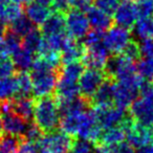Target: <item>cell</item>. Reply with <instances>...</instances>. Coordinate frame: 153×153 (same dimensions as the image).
Masks as SVG:
<instances>
[{
	"label": "cell",
	"instance_id": "6da1fadb",
	"mask_svg": "<svg viewBox=\"0 0 153 153\" xmlns=\"http://www.w3.org/2000/svg\"><path fill=\"white\" fill-rule=\"evenodd\" d=\"M34 121L43 133L57 130L60 124V110L53 96L36 98L34 101Z\"/></svg>",
	"mask_w": 153,
	"mask_h": 153
},
{
	"label": "cell",
	"instance_id": "7a4b0ae2",
	"mask_svg": "<svg viewBox=\"0 0 153 153\" xmlns=\"http://www.w3.org/2000/svg\"><path fill=\"white\" fill-rule=\"evenodd\" d=\"M74 140L63 131L53 130L42 134L36 147L39 153H70Z\"/></svg>",
	"mask_w": 153,
	"mask_h": 153
},
{
	"label": "cell",
	"instance_id": "3957f363",
	"mask_svg": "<svg viewBox=\"0 0 153 153\" xmlns=\"http://www.w3.org/2000/svg\"><path fill=\"white\" fill-rule=\"evenodd\" d=\"M59 70H40L33 71L30 74L33 83V94L36 98L51 96L57 86Z\"/></svg>",
	"mask_w": 153,
	"mask_h": 153
},
{
	"label": "cell",
	"instance_id": "277c9868",
	"mask_svg": "<svg viewBox=\"0 0 153 153\" xmlns=\"http://www.w3.org/2000/svg\"><path fill=\"white\" fill-rule=\"evenodd\" d=\"M106 78V72L102 69L88 68V69L84 70L83 74L80 76L79 84H78L82 98L87 100L90 104L91 98Z\"/></svg>",
	"mask_w": 153,
	"mask_h": 153
},
{
	"label": "cell",
	"instance_id": "5b68a950",
	"mask_svg": "<svg viewBox=\"0 0 153 153\" xmlns=\"http://www.w3.org/2000/svg\"><path fill=\"white\" fill-rule=\"evenodd\" d=\"M91 111L94 112L99 125L104 129L119 126L126 117L124 109L112 104L91 106Z\"/></svg>",
	"mask_w": 153,
	"mask_h": 153
},
{
	"label": "cell",
	"instance_id": "8992f818",
	"mask_svg": "<svg viewBox=\"0 0 153 153\" xmlns=\"http://www.w3.org/2000/svg\"><path fill=\"white\" fill-rule=\"evenodd\" d=\"M65 25L68 36L76 40L84 38L89 32V22L86 15L76 9H70L65 14Z\"/></svg>",
	"mask_w": 153,
	"mask_h": 153
},
{
	"label": "cell",
	"instance_id": "52a82bcc",
	"mask_svg": "<svg viewBox=\"0 0 153 153\" xmlns=\"http://www.w3.org/2000/svg\"><path fill=\"white\" fill-rule=\"evenodd\" d=\"M130 40H131V35L129 30L117 25L109 28L107 34L104 35L103 43L108 51L114 55H120L127 46Z\"/></svg>",
	"mask_w": 153,
	"mask_h": 153
},
{
	"label": "cell",
	"instance_id": "ba28073f",
	"mask_svg": "<svg viewBox=\"0 0 153 153\" xmlns=\"http://www.w3.org/2000/svg\"><path fill=\"white\" fill-rule=\"evenodd\" d=\"M131 117L138 124L147 127L153 126V99H135L130 105Z\"/></svg>",
	"mask_w": 153,
	"mask_h": 153
},
{
	"label": "cell",
	"instance_id": "9c48e42d",
	"mask_svg": "<svg viewBox=\"0 0 153 153\" xmlns=\"http://www.w3.org/2000/svg\"><path fill=\"white\" fill-rule=\"evenodd\" d=\"M85 48L86 51L82 58V64L84 66H87L88 68H94V69L105 68L109 59V51L105 47L104 43H99Z\"/></svg>",
	"mask_w": 153,
	"mask_h": 153
},
{
	"label": "cell",
	"instance_id": "30bf717a",
	"mask_svg": "<svg viewBox=\"0 0 153 153\" xmlns=\"http://www.w3.org/2000/svg\"><path fill=\"white\" fill-rule=\"evenodd\" d=\"M140 87L133 84L115 82L113 90V103L115 106L122 109L130 107V105L135 101Z\"/></svg>",
	"mask_w": 153,
	"mask_h": 153
},
{
	"label": "cell",
	"instance_id": "8fae6325",
	"mask_svg": "<svg viewBox=\"0 0 153 153\" xmlns=\"http://www.w3.org/2000/svg\"><path fill=\"white\" fill-rule=\"evenodd\" d=\"M126 136L128 138V143L133 148H140L152 143L150 127L138 124L135 121L126 131Z\"/></svg>",
	"mask_w": 153,
	"mask_h": 153
},
{
	"label": "cell",
	"instance_id": "7c38bea8",
	"mask_svg": "<svg viewBox=\"0 0 153 153\" xmlns=\"http://www.w3.org/2000/svg\"><path fill=\"white\" fill-rule=\"evenodd\" d=\"M113 15H114L115 23L119 26L127 28V30L133 27L138 19L135 5L130 1H125L124 3L120 4Z\"/></svg>",
	"mask_w": 153,
	"mask_h": 153
},
{
	"label": "cell",
	"instance_id": "4fadbf2b",
	"mask_svg": "<svg viewBox=\"0 0 153 153\" xmlns=\"http://www.w3.org/2000/svg\"><path fill=\"white\" fill-rule=\"evenodd\" d=\"M0 117H1L2 128L5 131V133L22 138L26 127H27V122L25 120L22 119L20 115H18L15 111L3 114Z\"/></svg>",
	"mask_w": 153,
	"mask_h": 153
},
{
	"label": "cell",
	"instance_id": "5bb4252c",
	"mask_svg": "<svg viewBox=\"0 0 153 153\" xmlns=\"http://www.w3.org/2000/svg\"><path fill=\"white\" fill-rule=\"evenodd\" d=\"M85 51L86 48L83 43L78 42L76 39L68 36L61 49V61L63 64L80 61L83 58Z\"/></svg>",
	"mask_w": 153,
	"mask_h": 153
},
{
	"label": "cell",
	"instance_id": "9a60e30c",
	"mask_svg": "<svg viewBox=\"0 0 153 153\" xmlns=\"http://www.w3.org/2000/svg\"><path fill=\"white\" fill-rule=\"evenodd\" d=\"M115 81L107 76L105 81L101 84L90 101V107L97 105H111L113 103V90Z\"/></svg>",
	"mask_w": 153,
	"mask_h": 153
},
{
	"label": "cell",
	"instance_id": "2e32d148",
	"mask_svg": "<svg viewBox=\"0 0 153 153\" xmlns=\"http://www.w3.org/2000/svg\"><path fill=\"white\" fill-rule=\"evenodd\" d=\"M41 33L43 36L65 34V14L60 13V12L51 13V16L46 19V21L41 25Z\"/></svg>",
	"mask_w": 153,
	"mask_h": 153
},
{
	"label": "cell",
	"instance_id": "e0dca14e",
	"mask_svg": "<svg viewBox=\"0 0 153 153\" xmlns=\"http://www.w3.org/2000/svg\"><path fill=\"white\" fill-rule=\"evenodd\" d=\"M86 17L89 22V25L96 30L105 32L112 25V20L110 16L105 14L98 7H91L90 9H88L86 11Z\"/></svg>",
	"mask_w": 153,
	"mask_h": 153
},
{
	"label": "cell",
	"instance_id": "ac0fdd59",
	"mask_svg": "<svg viewBox=\"0 0 153 153\" xmlns=\"http://www.w3.org/2000/svg\"><path fill=\"white\" fill-rule=\"evenodd\" d=\"M58 106H59L60 113L62 115H67L78 112H83V111H85L86 108L90 107V104L87 100H85L82 97H76V98L69 99V100L59 101Z\"/></svg>",
	"mask_w": 153,
	"mask_h": 153
},
{
	"label": "cell",
	"instance_id": "d6986e66",
	"mask_svg": "<svg viewBox=\"0 0 153 153\" xmlns=\"http://www.w3.org/2000/svg\"><path fill=\"white\" fill-rule=\"evenodd\" d=\"M79 85L76 84V82L67 81V80L58 78L55 94V98L57 99L58 102L76 98V97L79 96Z\"/></svg>",
	"mask_w": 153,
	"mask_h": 153
},
{
	"label": "cell",
	"instance_id": "ffe728a7",
	"mask_svg": "<svg viewBox=\"0 0 153 153\" xmlns=\"http://www.w3.org/2000/svg\"><path fill=\"white\" fill-rule=\"evenodd\" d=\"M22 7L11 0L0 1V21L3 23H12L22 16Z\"/></svg>",
	"mask_w": 153,
	"mask_h": 153
},
{
	"label": "cell",
	"instance_id": "44dd1931",
	"mask_svg": "<svg viewBox=\"0 0 153 153\" xmlns=\"http://www.w3.org/2000/svg\"><path fill=\"white\" fill-rule=\"evenodd\" d=\"M25 14L26 17L33 22V24L41 26L51 16V11L47 7L38 2H30L26 7Z\"/></svg>",
	"mask_w": 153,
	"mask_h": 153
},
{
	"label": "cell",
	"instance_id": "7402d4cb",
	"mask_svg": "<svg viewBox=\"0 0 153 153\" xmlns=\"http://www.w3.org/2000/svg\"><path fill=\"white\" fill-rule=\"evenodd\" d=\"M84 113H85V111L74 113V114L63 115L59 124L61 131H63L64 133L68 134L70 136L78 135V132H79L82 121H83Z\"/></svg>",
	"mask_w": 153,
	"mask_h": 153
},
{
	"label": "cell",
	"instance_id": "603a6c76",
	"mask_svg": "<svg viewBox=\"0 0 153 153\" xmlns=\"http://www.w3.org/2000/svg\"><path fill=\"white\" fill-rule=\"evenodd\" d=\"M21 38L11 32L7 27L5 34L0 39V56L13 55L21 47Z\"/></svg>",
	"mask_w": 153,
	"mask_h": 153
},
{
	"label": "cell",
	"instance_id": "cb8c5ba5",
	"mask_svg": "<svg viewBox=\"0 0 153 153\" xmlns=\"http://www.w3.org/2000/svg\"><path fill=\"white\" fill-rule=\"evenodd\" d=\"M125 136H126V132L121 126H114V127L106 128L101 133L100 140H99L98 144L107 145V146H117L119 144L124 142Z\"/></svg>",
	"mask_w": 153,
	"mask_h": 153
},
{
	"label": "cell",
	"instance_id": "d4e9b609",
	"mask_svg": "<svg viewBox=\"0 0 153 153\" xmlns=\"http://www.w3.org/2000/svg\"><path fill=\"white\" fill-rule=\"evenodd\" d=\"M13 102L14 111L26 122H30L34 117V100L30 97H20L13 99Z\"/></svg>",
	"mask_w": 153,
	"mask_h": 153
},
{
	"label": "cell",
	"instance_id": "484cf974",
	"mask_svg": "<svg viewBox=\"0 0 153 153\" xmlns=\"http://www.w3.org/2000/svg\"><path fill=\"white\" fill-rule=\"evenodd\" d=\"M84 71V65L82 62L76 61L71 63L64 64L59 70V78L60 79L67 80V81L76 82L80 79L81 74Z\"/></svg>",
	"mask_w": 153,
	"mask_h": 153
},
{
	"label": "cell",
	"instance_id": "4316f807",
	"mask_svg": "<svg viewBox=\"0 0 153 153\" xmlns=\"http://www.w3.org/2000/svg\"><path fill=\"white\" fill-rule=\"evenodd\" d=\"M34 55L32 51L21 46L17 51L13 53V62L19 71H26L27 69L32 68L34 63Z\"/></svg>",
	"mask_w": 153,
	"mask_h": 153
},
{
	"label": "cell",
	"instance_id": "83f0119b",
	"mask_svg": "<svg viewBox=\"0 0 153 153\" xmlns=\"http://www.w3.org/2000/svg\"><path fill=\"white\" fill-rule=\"evenodd\" d=\"M16 83H17V94L16 98L28 97L33 92L32 78L27 71H19L15 74Z\"/></svg>",
	"mask_w": 153,
	"mask_h": 153
},
{
	"label": "cell",
	"instance_id": "f1b7e54d",
	"mask_svg": "<svg viewBox=\"0 0 153 153\" xmlns=\"http://www.w3.org/2000/svg\"><path fill=\"white\" fill-rule=\"evenodd\" d=\"M134 33L142 40L153 38V19L150 17L140 18L134 24Z\"/></svg>",
	"mask_w": 153,
	"mask_h": 153
},
{
	"label": "cell",
	"instance_id": "f546056e",
	"mask_svg": "<svg viewBox=\"0 0 153 153\" xmlns=\"http://www.w3.org/2000/svg\"><path fill=\"white\" fill-rule=\"evenodd\" d=\"M17 94V83L15 76L0 78V101L13 99Z\"/></svg>",
	"mask_w": 153,
	"mask_h": 153
},
{
	"label": "cell",
	"instance_id": "4dcf8cb0",
	"mask_svg": "<svg viewBox=\"0 0 153 153\" xmlns=\"http://www.w3.org/2000/svg\"><path fill=\"white\" fill-rule=\"evenodd\" d=\"M41 41H42V33H41V30H38L37 28L34 27L27 35L23 37L21 46L28 49L33 53H38Z\"/></svg>",
	"mask_w": 153,
	"mask_h": 153
},
{
	"label": "cell",
	"instance_id": "1f68e13d",
	"mask_svg": "<svg viewBox=\"0 0 153 153\" xmlns=\"http://www.w3.org/2000/svg\"><path fill=\"white\" fill-rule=\"evenodd\" d=\"M34 28L33 22L26 16H20L18 19L11 23L9 30L19 37H24Z\"/></svg>",
	"mask_w": 153,
	"mask_h": 153
},
{
	"label": "cell",
	"instance_id": "d6a6232c",
	"mask_svg": "<svg viewBox=\"0 0 153 153\" xmlns=\"http://www.w3.org/2000/svg\"><path fill=\"white\" fill-rule=\"evenodd\" d=\"M137 74L144 80L153 79V59L144 58L138 60L137 64L135 65Z\"/></svg>",
	"mask_w": 153,
	"mask_h": 153
},
{
	"label": "cell",
	"instance_id": "836d02e7",
	"mask_svg": "<svg viewBox=\"0 0 153 153\" xmlns=\"http://www.w3.org/2000/svg\"><path fill=\"white\" fill-rule=\"evenodd\" d=\"M134 5L138 19L150 17L153 14V0H136Z\"/></svg>",
	"mask_w": 153,
	"mask_h": 153
},
{
	"label": "cell",
	"instance_id": "e575fe53",
	"mask_svg": "<svg viewBox=\"0 0 153 153\" xmlns=\"http://www.w3.org/2000/svg\"><path fill=\"white\" fill-rule=\"evenodd\" d=\"M15 74V64L9 56H0V78H9Z\"/></svg>",
	"mask_w": 153,
	"mask_h": 153
},
{
	"label": "cell",
	"instance_id": "d590c367",
	"mask_svg": "<svg viewBox=\"0 0 153 153\" xmlns=\"http://www.w3.org/2000/svg\"><path fill=\"white\" fill-rule=\"evenodd\" d=\"M94 3H96V7H98L107 15L111 16L119 7L120 0H94Z\"/></svg>",
	"mask_w": 153,
	"mask_h": 153
},
{
	"label": "cell",
	"instance_id": "8d00e7d4",
	"mask_svg": "<svg viewBox=\"0 0 153 153\" xmlns=\"http://www.w3.org/2000/svg\"><path fill=\"white\" fill-rule=\"evenodd\" d=\"M42 134L43 132L41 131V129L36 124H30L26 127L25 132H24L23 136H22V140H27V142L33 143V144H37V142L40 140Z\"/></svg>",
	"mask_w": 153,
	"mask_h": 153
},
{
	"label": "cell",
	"instance_id": "74e56055",
	"mask_svg": "<svg viewBox=\"0 0 153 153\" xmlns=\"http://www.w3.org/2000/svg\"><path fill=\"white\" fill-rule=\"evenodd\" d=\"M121 55L127 57L128 59L132 60H138L140 57V44L137 42H135L134 40H130V42L127 44V46L124 48V51L121 53Z\"/></svg>",
	"mask_w": 153,
	"mask_h": 153
},
{
	"label": "cell",
	"instance_id": "f35d334b",
	"mask_svg": "<svg viewBox=\"0 0 153 153\" xmlns=\"http://www.w3.org/2000/svg\"><path fill=\"white\" fill-rule=\"evenodd\" d=\"M103 40H104V32L94 30L91 32H88L87 35L84 37L83 45L85 47H89L92 46V45L102 43Z\"/></svg>",
	"mask_w": 153,
	"mask_h": 153
},
{
	"label": "cell",
	"instance_id": "ab89813d",
	"mask_svg": "<svg viewBox=\"0 0 153 153\" xmlns=\"http://www.w3.org/2000/svg\"><path fill=\"white\" fill-rule=\"evenodd\" d=\"M70 153H94V149H92L91 144L89 142L82 140V138H80V140L76 138L71 150H70Z\"/></svg>",
	"mask_w": 153,
	"mask_h": 153
},
{
	"label": "cell",
	"instance_id": "60d3db41",
	"mask_svg": "<svg viewBox=\"0 0 153 153\" xmlns=\"http://www.w3.org/2000/svg\"><path fill=\"white\" fill-rule=\"evenodd\" d=\"M138 94L142 98L153 99V81L152 80H144L140 84Z\"/></svg>",
	"mask_w": 153,
	"mask_h": 153
},
{
	"label": "cell",
	"instance_id": "b9f144b4",
	"mask_svg": "<svg viewBox=\"0 0 153 153\" xmlns=\"http://www.w3.org/2000/svg\"><path fill=\"white\" fill-rule=\"evenodd\" d=\"M140 53L145 58L153 59V38L147 39V40L143 41L140 44Z\"/></svg>",
	"mask_w": 153,
	"mask_h": 153
},
{
	"label": "cell",
	"instance_id": "7bdbcfd3",
	"mask_svg": "<svg viewBox=\"0 0 153 153\" xmlns=\"http://www.w3.org/2000/svg\"><path fill=\"white\" fill-rule=\"evenodd\" d=\"M51 5L56 12L66 14L71 9V0H53Z\"/></svg>",
	"mask_w": 153,
	"mask_h": 153
},
{
	"label": "cell",
	"instance_id": "ee69618b",
	"mask_svg": "<svg viewBox=\"0 0 153 153\" xmlns=\"http://www.w3.org/2000/svg\"><path fill=\"white\" fill-rule=\"evenodd\" d=\"M16 153H39V151L37 147L35 146V144L27 142V140H21Z\"/></svg>",
	"mask_w": 153,
	"mask_h": 153
},
{
	"label": "cell",
	"instance_id": "f6af8a7d",
	"mask_svg": "<svg viewBox=\"0 0 153 153\" xmlns=\"http://www.w3.org/2000/svg\"><path fill=\"white\" fill-rule=\"evenodd\" d=\"M94 0H71V7L78 10V11H87L90 9Z\"/></svg>",
	"mask_w": 153,
	"mask_h": 153
},
{
	"label": "cell",
	"instance_id": "bcb514c9",
	"mask_svg": "<svg viewBox=\"0 0 153 153\" xmlns=\"http://www.w3.org/2000/svg\"><path fill=\"white\" fill-rule=\"evenodd\" d=\"M97 153H119L117 146H107V145L98 144L96 145Z\"/></svg>",
	"mask_w": 153,
	"mask_h": 153
},
{
	"label": "cell",
	"instance_id": "7dc6e473",
	"mask_svg": "<svg viewBox=\"0 0 153 153\" xmlns=\"http://www.w3.org/2000/svg\"><path fill=\"white\" fill-rule=\"evenodd\" d=\"M117 152L119 153H135L134 148L129 144V143H121L117 146Z\"/></svg>",
	"mask_w": 153,
	"mask_h": 153
},
{
	"label": "cell",
	"instance_id": "c3c4849f",
	"mask_svg": "<svg viewBox=\"0 0 153 153\" xmlns=\"http://www.w3.org/2000/svg\"><path fill=\"white\" fill-rule=\"evenodd\" d=\"M135 153H153V143L137 148V151Z\"/></svg>",
	"mask_w": 153,
	"mask_h": 153
},
{
	"label": "cell",
	"instance_id": "681fc988",
	"mask_svg": "<svg viewBox=\"0 0 153 153\" xmlns=\"http://www.w3.org/2000/svg\"><path fill=\"white\" fill-rule=\"evenodd\" d=\"M53 0H36V2L45 5V7H48V5H51V3H53Z\"/></svg>",
	"mask_w": 153,
	"mask_h": 153
},
{
	"label": "cell",
	"instance_id": "f907efd6",
	"mask_svg": "<svg viewBox=\"0 0 153 153\" xmlns=\"http://www.w3.org/2000/svg\"><path fill=\"white\" fill-rule=\"evenodd\" d=\"M13 2L18 3V4L22 5V4H28V3L32 2V0H11Z\"/></svg>",
	"mask_w": 153,
	"mask_h": 153
},
{
	"label": "cell",
	"instance_id": "816d5d0a",
	"mask_svg": "<svg viewBox=\"0 0 153 153\" xmlns=\"http://www.w3.org/2000/svg\"><path fill=\"white\" fill-rule=\"evenodd\" d=\"M0 153H10V152L5 150V149H3V148H1V147H0Z\"/></svg>",
	"mask_w": 153,
	"mask_h": 153
},
{
	"label": "cell",
	"instance_id": "f5cc1de1",
	"mask_svg": "<svg viewBox=\"0 0 153 153\" xmlns=\"http://www.w3.org/2000/svg\"><path fill=\"white\" fill-rule=\"evenodd\" d=\"M150 130H151V137H152V143H153V126L150 127Z\"/></svg>",
	"mask_w": 153,
	"mask_h": 153
},
{
	"label": "cell",
	"instance_id": "db71d44e",
	"mask_svg": "<svg viewBox=\"0 0 153 153\" xmlns=\"http://www.w3.org/2000/svg\"><path fill=\"white\" fill-rule=\"evenodd\" d=\"M1 130H2V123H1V117H0V134H1Z\"/></svg>",
	"mask_w": 153,
	"mask_h": 153
},
{
	"label": "cell",
	"instance_id": "11a10c76",
	"mask_svg": "<svg viewBox=\"0 0 153 153\" xmlns=\"http://www.w3.org/2000/svg\"><path fill=\"white\" fill-rule=\"evenodd\" d=\"M124 1H132V0H124Z\"/></svg>",
	"mask_w": 153,
	"mask_h": 153
},
{
	"label": "cell",
	"instance_id": "9f6ffc18",
	"mask_svg": "<svg viewBox=\"0 0 153 153\" xmlns=\"http://www.w3.org/2000/svg\"><path fill=\"white\" fill-rule=\"evenodd\" d=\"M0 1H1V0H0Z\"/></svg>",
	"mask_w": 153,
	"mask_h": 153
}]
</instances>
